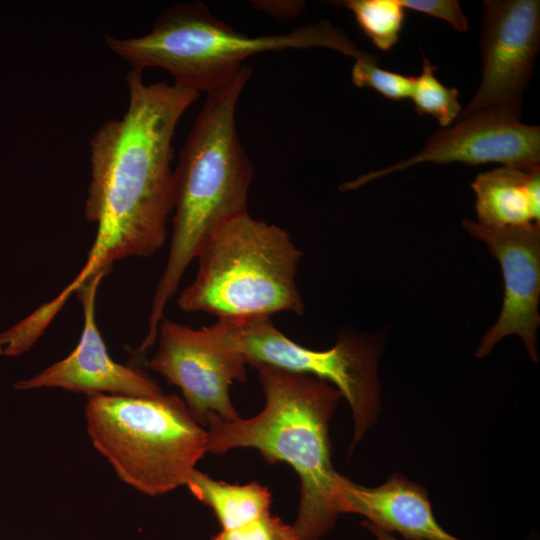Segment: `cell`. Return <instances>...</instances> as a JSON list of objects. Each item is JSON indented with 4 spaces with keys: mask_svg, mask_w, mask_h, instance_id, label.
Returning <instances> with one entry per match:
<instances>
[{
    "mask_svg": "<svg viewBox=\"0 0 540 540\" xmlns=\"http://www.w3.org/2000/svg\"><path fill=\"white\" fill-rule=\"evenodd\" d=\"M125 79L126 112L104 122L89 142L84 212L96 226L95 238L73 280L33 311L43 328L90 278L122 259L152 256L166 243L174 203L172 139L200 93L176 83L148 84L139 69L131 68Z\"/></svg>",
    "mask_w": 540,
    "mask_h": 540,
    "instance_id": "obj_1",
    "label": "cell"
},
{
    "mask_svg": "<svg viewBox=\"0 0 540 540\" xmlns=\"http://www.w3.org/2000/svg\"><path fill=\"white\" fill-rule=\"evenodd\" d=\"M405 9L442 19L456 31L468 29V20L457 0H399Z\"/></svg>",
    "mask_w": 540,
    "mask_h": 540,
    "instance_id": "obj_20",
    "label": "cell"
},
{
    "mask_svg": "<svg viewBox=\"0 0 540 540\" xmlns=\"http://www.w3.org/2000/svg\"><path fill=\"white\" fill-rule=\"evenodd\" d=\"M253 368L265 395L263 410L231 422L210 417L206 451L219 455L254 448L269 464H289L300 480L298 515L292 525L296 540H320L340 515V473L331 461L329 421L341 393L311 375L268 365Z\"/></svg>",
    "mask_w": 540,
    "mask_h": 540,
    "instance_id": "obj_3",
    "label": "cell"
},
{
    "mask_svg": "<svg viewBox=\"0 0 540 540\" xmlns=\"http://www.w3.org/2000/svg\"><path fill=\"white\" fill-rule=\"evenodd\" d=\"M87 433L117 476L160 496L185 486L206 451L207 431L176 395L87 396Z\"/></svg>",
    "mask_w": 540,
    "mask_h": 540,
    "instance_id": "obj_6",
    "label": "cell"
},
{
    "mask_svg": "<svg viewBox=\"0 0 540 540\" xmlns=\"http://www.w3.org/2000/svg\"><path fill=\"white\" fill-rule=\"evenodd\" d=\"M351 79L357 87H369L393 101L410 98L414 76H407L377 66L376 57L355 60Z\"/></svg>",
    "mask_w": 540,
    "mask_h": 540,
    "instance_id": "obj_18",
    "label": "cell"
},
{
    "mask_svg": "<svg viewBox=\"0 0 540 540\" xmlns=\"http://www.w3.org/2000/svg\"><path fill=\"white\" fill-rule=\"evenodd\" d=\"M350 10L366 37L380 50H390L398 41L405 19L399 0H346L334 2Z\"/></svg>",
    "mask_w": 540,
    "mask_h": 540,
    "instance_id": "obj_16",
    "label": "cell"
},
{
    "mask_svg": "<svg viewBox=\"0 0 540 540\" xmlns=\"http://www.w3.org/2000/svg\"><path fill=\"white\" fill-rule=\"evenodd\" d=\"M212 540H296L292 525L271 513L236 528L220 530Z\"/></svg>",
    "mask_w": 540,
    "mask_h": 540,
    "instance_id": "obj_19",
    "label": "cell"
},
{
    "mask_svg": "<svg viewBox=\"0 0 540 540\" xmlns=\"http://www.w3.org/2000/svg\"><path fill=\"white\" fill-rule=\"evenodd\" d=\"M361 525L367 529L368 531H370L374 537L376 538V540H400L398 539L397 537H395L391 532H388L366 520L362 521L361 522ZM405 540V539H403Z\"/></svg>",
    "mask_w": 540,
    "mask_h": 540,
    "instance_id": "obj_21",
    "label": "cell"
},
{
    "mask_svg": "<svg viewBox=\"0 0 540 540\" xmlns=\"http://www.w3.org/2000/svg\"><path fill=\"white\" fill-rule=\"evenodd\" d=\"M457 123L434 133L417 154L378 171H372L343 185L358 187L421 163L469 166L499 163L529 168L540 163V127L527 125L520 116L501 110H481L459 116Z\"/></svg>",
    "mask_w": 540,
    "mask_h": 540,
    "instance_id": "obj_10",
    "label": "cell"
},
{
    "mask_svg": "<svg viewBox=\"0 0 540 540\" xmlns=\"http://www.w3.org/2000/svg\"><path fill=\"white\" fill-rule=\"evenodd\" d=\"M481 18L480 86L459 116L501 110L520 116L540 47V1L486 0Z\"/></svg>",
    "mask_w": 540,
    "mask_h": 540,
    "instance_id": "obj_9",
    "label": "cell"
},
{
    "mask_svg": "<svg viewBox=\"0 0 540 540\" xmlns=\"http://www.w3.org/2000/svg\"><path fill=\"white\" fill-rule=\"evenodd\" d=\"M108 274L101 272L95 275L75 291L82 305L84 320L74 350L33 377L17 381L15 389L61 388L87 396L143 397L163 394L159 384L147 373L114 361L108 353L95 316L97 291Z\"/></svg>",
    "mask_w": 540,
    "mask_h": 540,
    "instance_id": "obj_12",
    "label": "cell"
},
{
    "mask_svg": "<svg viewBox=\"0 0 540 540\" xmlns=\"http://www.w3.org/2000/svg\"><path fill=\"white\" fill-rule=\"evenodd\" d=\"M436 68L428 59L423 60L421 73L414 77L410 98L417 114L431 115L442 127H448L462 112L459 91L442 84L434 74Z\"/></svg>",
    "mask_w": 540,
    "mask_h": 540,
    "instance_id": "obj_17",
    "label": "cell"
},
{
    "mask_svg": "<svg viewBox=\"0 0 540 540\" xmlns=\"http://www.w3.org/2000/svg\"><path fill=\"white\" fill-rule=\"evenodd\" d=\"M185 486L215 514L222 530H228L271 513V492L258 482L231 484L194 469Z\"/></svg>",
    "mask_w": 540,
    "mask_h": 540,
    "instance_id": "obj_15",
    "label": "cell"
},
{
    "mask_svg": "<svg viewBox=\"0 0 540 540\" xmlns=\"http://www.w3.org/2000/svg\"><path fill=\"white\" fill-rule=\"evenodd\" d=\"M251 75L245 65L225 89L207 95L173 170L172 233L166 265L154 292L148 331L139 348L156 343L159 323L189 264L211 236L248 213L254 168L240 141L236 107Z\"/></svg>",
    "mask_w": 540,
    "mask_h": 540,
    "instance_id": "obj_2",
    "label": "cell"
},
{
    "mask_svg": "<svg viewBox=\"0 0 540 540\" xmlns=\"http://www.w3.org/2000/svg\"><path fill=\"white\" fill-rule=\"evenodd\" d=\"M471 187L477 223L487 227L540 224V165L502 166L479 174Z\"/></svg>",
    "mask_w": 540,
    "mask_h": 540,
    "instance_id": "obj_14",
    "label": "cell"
},
{
    "mask_svg": "<svg viewBox=\"0 0 540 540\" xmlns=\"http://www.w3.org/2000/svg\"><path fill=\"white\" fill-rule=\"evenodd\" d=\"M462 225L485 244L498 260L504 280L501 312L484 334L475 352L489 354L504 337L517 335L532 361H538L537 330L540 325V224L487 227L464 219Z\"/></svg>",
    "mask_w": 540,
    "mask_h": 540,
    "instance_id": "obj_11",
    "label": "cell"
},
{
    "mask_svg": "<svg viewBox=\"0 0 540 540\" xmlns=\"http://www.w3.org/2000/svg\"><path fill=\"white\" fill-rule=\"evenodd\" d=\"M302 252L283 228L249 212L219 228L199 253L198 270L177 304L218 319L302 315L296 276Z\"/></svg>",
    "mask_w": 540,
    "mask_h": 540,
    "instance_id": "obj_5",
    "label": "cell"
},
{
    "mask_svg": "<svg viewBox=\"0 0 540 540\" xmlns=\"http://www.w3.org/2000/svg\"><path fill=\"white\" fill-rule=\"evenodd\" d=\"M158 348L148 367L178 387L194 419L206 428L212 416L223 421L240 418L230 387L247 379L246 364L218 344L208 326L200 329L166 316L157 330Z\"/></svg>",
    "mask_w": 540,
    "mask_h": 540,
    "instance_id": "obj_8",
    "label": "cell"
},
{
    "mask_svg": "<svg viewBox=\"0 0 540 540\" xmlns=\"http://www.w3.org/2000/svg\"><path fill=\"white\" fill-rule=\"evenodd\" d=\"M339 513H353L405 540H460L436 521L426 489L395 473L378 487H365L339 474Z\"/></svg>",
    "mask_w": 540,
    "mask_h": 540,
    "instance_id": "obj_13",
    "label": "cell"
},
{
    "mask_svg": "<svg viewBox=\"0 0 540 540\" xmlns=\"http://www.w3.org/2000/svg\"><path fill=\"white\" fill-rule=\"evenodd\" d=\"M104 41L132 69H163L173 83L207 95L228 87L246 65L244 61L259 53L322 47L355 60L371 55L359 50L328 20L287 33L252 36L216 18L200 1L170 6L145 35L120 38L108 33Z\"/></svg>",
    "mask_w": 540,
    "mask_h": 540,
    "instance_id": "obj_4",
    "label": "cell"
},
{
    "mask_svg": "<svg viewBox=\"0 0 540 540\" xmlns=\"http://www.w3.org/2000/svg\"><path fill=\"white\" fill-rule=\"evenodd\" d=\"M208 328L220 346L252 368L268 365L333 385L352 411L351 450L376 422L380 410L377 370L381 349L371 337L344 332L332 348L320 351L288 338L270 317L218 319Z\"/></svg>",
    "mask_w": 540,
    "mask_h": 540,
    "instance_id": "obj_7",
    "label": "cell"
}]
</instances>
